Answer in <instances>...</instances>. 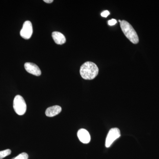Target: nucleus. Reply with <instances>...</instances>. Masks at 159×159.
Returning <instances> with one entry per match:
<instances>
[{"instance_id": "1", "label": "nucleus", "mask_w": 159, "mask_h": 159, "mask_svg": "<svg viewBox=\"0 0 159 159\" xmlns=\"http://www.w3.org/2000/svg\"><path fill=\"white\" fill-rule=\"evenodd\" d=\"M80 73L83 79L91 80L97 77L99 73V68L94 63L87 61L80 67Z\"/></svg>"}, {"instance_id": "2", "label": "nucleus", "mask_w": 159, "mask_h": 159, "mask_svg": "<svg viewBox=\"0 0 159 159\" xmlns=\"http://www.w3.org/2000/svg\"><path fill=\"white\" fill-rule=\"evenodd\" d=\"M122 32L129 41L134 44L139 43V38L132 26L126 21L123 20L120 23Z\"/></svg>"}, {"instance_id": "3", "label": "nucleus", "mask_w": 159, "mask_h": 159, "mask_svg": "<svg viewBox=\"0 0 159 159\" xmlns=\"http://www.w3.org/2000/svg\"><path fill=\"white\" fill-rule=\"evenodd\" d=\"M13 108L15 111L19 116H23L25 113L27 105L23 97L20 95L16 96L13 100Z\"/></svg>"}, {"instance_id": "4", "label": "nucleus", "mask_w": 159, "mask_h": 159, "mask_svg": "<svg viewBox=\"0 0 159 159\" xmlns=\"http://www.w3.org/2000/svg\"><path fill=\"white\" fill-rule=\"evenodd\" d=\"M121 136L120 130L117 128L111 129L107 134V137L106 139L105 146L107 148L110 147L117 139Z\"/></svg>"}, {"instance_id": "5", "label": "nucleus", "mask_w": 159, "mask_h": 159, "mask_svg": "<svg viewBox=\"0 0 159 159\" xmlns=\"http://www.w3.org/2000/svg\"><path fill=\"white\" fill-rule=\"evenodd\" d=\"M33 28L32 24L30 21H26L23 24L22 29L20 32V35L23 38L29 39L32 36Z\"/></svg>"}, {"instance_id": "6", "label": "nucleus", "mask_w": 159, "mask_h": 159, "mask_svg": "<svg viewBox=\"0 0 159 159\" xmlns=\"http://www.w3.org/2000/svg\"><path fill=\"white\" fill-rule=\"evenodd\" d=\"M25 68L28 73L34 76H39L41 74V71L39 68L33 63H25Z\"/></svg>"}, {"instance_id": "7", "label": "nucleus", "mask_w": 159, "mask_h": 159, "mask_svg": "<svg viewBox=\"0 0 159 159\" xmlns=\"http://www.w3.org/2000/svg\"><path fill=\"white\" fill-rule=\"evenodd\" d=\"M77 136L80 141L84 144H88L91 140V137L89 132L84 129H81L77 132Z\"/></svg>"}, {"instance_id": "8", "label": "nucleus", "mask_w": 159, "mask_h": 159, "mask_svg": "<svg viewBox=\"0 0 159 159\" xmlns=\"http://www.w3.org/2000/svg\"><path fill=\"white\" fill-rule=\"evenodd\" d=\"M61 107L58 105L53 106L46 110L45 114L48 117L55 116L61 112Z\"/></svg>"}, {"instance_id": "9", "label": "nucleus", "mask_w": 159, "mask_h": 159, "mask_svg": "<svg viewBox=\"0 0 159 159\" xmlns=\"http://www.w3.org/2000/svg\"><path fill=\"white\" fill-rule=\"evenodd\" d=\"M52 36L54 41L57 44L62 45L66 43L65 36L61 32L54 31L52 33Z\"/></svg>"}, {"instance_id": "10", "label": "nucleus", "mask_w": 159, "mask_h": 159, "mask_svg": "<svg viewBox=\"0 0 159 159\" xmlns=\"http://www.w3.org/2000/svg\"><path fill=\"white\" fill-rule=\"evenodd\" d=\"M11 153V150L9 149L0 151V159H2Z\"/></svg>"}, {"instance_id": "11", "label": "nucleus", "mask_w": 159, "mask_h": 159, "mask_svg": "<svg viewBox=\"0 0 159 159\" xmlns=\"http://www.w3.org/2000/svg\"><path fill=\"white\" fill-rule=\"evenodd\" d=\"M29 158V156L27 153L25 152H23V153L20 154L17 157L13 158L12 159H28Z\"/></svg>"}, {"instance_id": "12", "label": "nucleus", "mask_w": 159, "mask_h": 159, "mask_svg": "<svg viewBox=\"0 0 159 159\" xmlns=\"http://www.w3.org/2000/svg\"><path fill=\"white\" fill-rule=\"evenodd\" d=\"M110 14V13L109 11H107V10H105V11H102L101 13V15L102 17H107L108 15H109Z\"/></svg>"}, {"instance_id": "13", "label": "nucleus", "mask_w": 159, "mask_h": 159, "mask_svg": "<svg viewBox=\"0 0 159 159\" xmlns=\"http://www.w3.org/2000/svg\"><path fill=\"white\" fill-rule=\"evenodd\" d=\"M116 19H112L110 20H109L108 21V25L110 26L114 25H116Z\"/></svg>"}, {"instance_id": "14", "label": "nucleus", "mask_w": 159, "mask_h": 159, "mask_svg": "<svg viewBox=\"0 0 159 159\" xmlns=\"http://www.w3.org/2000/svg\"><path fill=\"white\" fill-rule=\"evenodd\" d=\"M43 1L45 2L48 3V4H49V3H52L53 2H54L53 0H44Z\"/></svg>"}, {"instance_id": "15", "label": "nucleus", "mask_w": 159, "mask_h": 159, "mask_svg": "<svg viewBox=\"0 0 159 159\" xmlns=\"http://www.w3.org/2000/svg\"><path fill=\"white\" fill-rule=\"evenodd\" d=\"M119 22L121 23V22L122 21H121V20H119Z\"/></svg>"}]
</instances>
